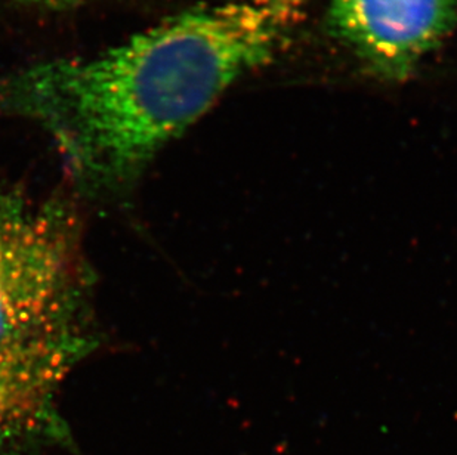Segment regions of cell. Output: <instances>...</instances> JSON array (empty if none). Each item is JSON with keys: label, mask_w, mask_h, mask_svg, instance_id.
Listing matches in <instances>:
<instances>
[{"label": "cell", "mask_w": 457, "mask_h": 455, "mask_svg": "<svg viewBox=\"0 0 457 455\" xmlns=\"http://www.w3.org/2000/svg\"><path fill=\"white\" fill-rule=\"evenodd\" d=\"M311 0H213L116 46L0 74V117L54 137L79 178L132 181L286 51Z\"/></svg>", "instance_id": "1"}, {"label": "cell", "mask_w": 457, "mask_h": 455, "mask_svg": "<svg viewBox=\"0 0 457 455\" xmlns=\"http://www.w3.org/2000/svg\"><path fill=\"white\" fill-rule=\"evenodd\" d=\"M78 283L69 215L0 198V346L76 331Z\"/></svg>", "instance_id": "2"}, {"label": "cell", "mask_w": 457, "mask_h": 455, "mask_svg": "<svg viewBox=\"0 0 457 455\" xmlns=\"http://www.w3.org/2000/svg\"><path fill=\"white\" fill-rule=\"evenodd\" d=\"M324 33L361 73L404 82L457 33V0H326Z\"/></svg>", "instance_id": "3"}, {"label": "cell", "mask_w": 457, "mask_h": 455, "mask_svg": "<svg viewBox=\"0 0 457 455\" xmlns=\"http://www.w3.org/2000/svg\"><path fill=\"white\" fill-rule=\"evenodd\" d=\"M62 378H45L0 392V455H24L46 443H67L69 429L56 411Z\"/></svg>", "instance_id": "4"}, {"label": "cell", "mask_w": 457, "mask_h": 455, "mask_svg": "<svg viewBox=\"0 0 457 455\" xmlns=\"http://www.w3.org/2000/svg\"><path fill=\"white\" fill-rule=\"evenodd\" d=\"M92 349L78 331L54 339L0 346V392L45 378H65Z\"/></svg>", "instance_id": "5"}, {"label": "cell", "mask_w": 457, "mask_h": 455, "mask_svg": "<svg viewBox=\"0 0 457 455\" xmlns=\"http://www.w3.org/2000/svg\"><path fill=\"white\" fill-rule=\"evenodd\" d=\"M91 0H0V4L37 12H69Z\"/></svg>", "instance_id": "6"}]
</instances>
